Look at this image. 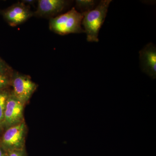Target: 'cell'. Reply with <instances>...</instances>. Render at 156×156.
<instances>
[{
  "mask_svg": "<svg viewBox=\"0 0 156 156\" xmlns=\"http://www.w3.org/2000/svg\"><path fill=\"white\" fill-rule=\"evenodd\" d=\"M0 156H8V152L0 145Z\"/></svg>",
  "mask_w": 156,
  "mask_h": 156,
  "instance_id": "cell-14",
  "label": "cell"
},
{
  "mask_svg": "<svg viewBox=\"0 0 156 156\" xmlns=\"http://www.w3.org/2000/svg\"><path fill=\"white\" fill-rule=\"evenodd\" d=\"M64 0H40L35 14L41 17H50L62 12L67 5Z\"/></svg>",
  "mask_w": 156,
  "mask_h": 156,
  "instance_id": "cell-8",
  "label": "cell"
},
{
  "mask_svg": "<svg viewBox=\"0 0 156 156\" xmlns=\"http://www.w3.org/2000/svg\"><path fill=\"white\" fill-rule=\"evenodd\" d=\"M83 18V14L73 8L66 13L51 18L50 28L54 32L62 35L83 33L85 32L81 26Z\"/></svg>",
  "mask_w": 156,
  "mask_h": 156,
  "instance_id": "cell-2",
  "label": "cell"
},
{
  "mask_svg": "<svg viewBox=\"0 0 156 156\" xmlns=\"http://www.w3.org/2000/svg\"><path fill=\"white\" fill-rule=\"evenodd\" d=\"M10 69V67L0 58V73H7Z\"/></svg>",
  "mask_w": 156,
  "mask_h": 156,
  "instance_id": "cell-13",
  "label": "cell"
},
{
  "mask_svg": "<svg viewBox=\"0 0 156 156\" xmlns=\"http://www.w3.org/2000/svg\"><path fill=\"white\" fill-rule=\"evenodd\" d=\"M24 104L13 94H9L6 101L4 127L7 129L23 122Z\"/></svg>",
  "mask_w": 156,
  "mask_h": 156,
  "instance_id": "cell-4",
  "label": "cell"
},
{
  "mask_svg": "<svg viewBox=\"0 0 156 156\" xmlns=\"http://www.w3.org/2000/svg\"><path fill=\"white\" fill-rule=\"evenodd\" d=\"M33 15L28 6L22 2L11 6L4 13V16L9 24L15 27L25 22Z\"/></svg>",
  "mask_w": 156,
  "mask_h": 156,
  "instance_id": "cell-7",
  "label": "cell"
},
{
  "mask_svg": "<svg viewBox=\"0 0 156 156\" xmlns=\"http://www.w3.org/2000/svg\"><path fill=\"white\" fill-rule=\"evenodd\" d=\"M76 3L77 7L82 11V13H84L94 9L96 2L93 0H77Z\"/></svg>",
  "mask_w": 156,
  "mask_h": 156,
  "instance_id": "cell-10",
  "label": "cell"
},
{
  "mask_svg": "<svg viewBox=\"0 0 156 156\" xmlns=\"http://www.w3.org/2000/svg\"><path fill=\"white\" fill-rule=\"evenodd\" d=\"M13 93L23 103L27 102L36 90L37 85L28 76L17 73L12 80Z\"/></svg>",
  "mask_w": 156,
  "mask_h": 156,
  "instance_id": "cell-5",
  "label": "cell"
},
{
  "mask_svg": "<svg viewBox=\"0 0 156 156\" xmlns=\"http://www.w3.org/2000/svg\"><path fill=\"white\" fill-rule=\"evenodd\" d=\"M25 123L23 122L7 129L3 135L1 146L7 152L24 148Z\"/></svg>",
  "mask_w": 156,
  "mask_h": 156,
  "instance_id": "cell-3",
  "label": "cell"
},
{
  "mask_svg": "<svg viewBox=\"0 0 156 156\" xmlns=\"http://www.w3.org/2000/svg\"><path fill=\"white\" fill-rule=\"evenodd\" d=\"M10 80L7 73H0V90L9 86Z\"/></svg>",
  "mask_w": 156,
  "mask_h": 156,
  "instance_id": "cell-11",
  "label": "cell"
},
{
  "mask_svg": "<svg viewBox=\"0 0 156 156\" xmlns=\"http://www.w3.org/2000/svg\"><path fill=\"white\" fill-rule=\"evenodd\" d=\"M140 67L152 79L156 78V48L153 43L146 45L139 52Z\"/></svg>",
  "mask_w": 156,
  "mask_h": 156,
  "instance_id": "cell-6",
  "label": "cell"
},
{
  "mask_svg": "<svg viewBox=\"0 0 156 156\" xmlns=\"http://www.w3.org/2000/svg\"><path fill=\"white\" fill-rule=\"evenodd\" d=\"M9 94L6 91L0 90V131L4 128L5 110Z\"/></svg>",
  "mask_w": 156,
  "mask_h": 156,
  "instance_id": "cell-9",
  "label": "cell"
},
{
  "mask_svg": "<svg viewBox=\"0 0 156 156\" xmlns=\"http://www.w3.org/2000/svg\"><path fill=\"white\" fill-rule=\"evenodd\" d=\"M111 0H102L95 9L82 13L83 16L82 24L87 34L88 42H98L99 41V31L106 17Z\"/></svg>",
  "mask_w": 156,
  "mask_h": 156,
  "instance_id": "cell-1",
  "label": "cell"
},
{
  "mask_svg": "<svg viewBox=\"0 0 156 156\" xmlns=\"http://www.w3.org/2000/svg\"><path fill=\"white\" fill-rule=\"evenodd\" d=\"M8 156H27L25 149L8 151Z\"/></svg>",
  "mask_w": 156,
  "mask_h": 156,
  "instance_id": "cell-12",
  "label": "cell"
},
{
  "mask_svg": "<svg viewBox=\"0 0 156 156\" xmlns=\"http://www.w3.org/2000/svg\"><path fill=\"white\" fill-rule=\"evenodd\" d=\"M35 1H33V0H24V1H23L22 2L23 3H27L28 4H33V3L35 2Z\"/></svg>",
  "mask_w": 156,
  "mask_h": 156,
  "instance_id": "cell-15",
  "label": "cell"
}]
</instances>
